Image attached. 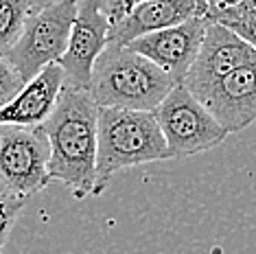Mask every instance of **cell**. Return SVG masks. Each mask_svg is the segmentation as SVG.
I'll list each match as a JSON object with an SVG mask.
<instances>
[{"label":"cell","instance_id":"1","mask_svg":"<svg viewBox=\"0 0 256 254\" xmlns=\"http://www.w3.org/2000/svg\"><path fill=\"white\" fill-rule=\"evenodd\" d=\"M96 116L88 90L64 86L42 130L48 138V178L70 188L77 200L96 198Z\"/></svg>","mask_w":256,"mask_h":254},{"label":"cell","instance_id":"2","mask_svg":"<svg viewBox=\"0 0 256 254\" xmlns=\"http://www.w3.org/2000/svg\"><path fill=\"white\" fill-rule=\"evenodd\" d=\"M171 160L154 112L98 108L96 116V195L114 173L130 166Z\"/></svg>","mask_w":256,"mask_h":254},{"label":"cell","instance_id":"3","mask_svg":"<svg viewBox=\"0 0 256 254\" xmlns=\"http://www.w3.org/2000/svg\"><path fill=\"white\" fill-rule=\"evenodd\" d=\"M173 79L130 46L108 44L96 57L88 92L98 108L154 112L173 88Z\"/></svg>","mask_w":256,"mask_h":254},{"label":"cell","instance_id":"4","mask_svg":"<svg viewBox=\"0 0 256 254\" xmlns=\"http://www.w3.org/2000/svg\"><path fill=\"white\" fill-rule=\"evenodd\" d=\"M77 7L79 0H57L28 14L18 40L4 53L9 64L24 79V84L36 77L44 66L62 60Z\"/></svg>","mask_w":256,"mask_h":254},{"label":"cell","instance_id":"5","mask_svg":"<svg viewBox=\"0 0 256 254\" xmlns=\"http://www.w3.org/2000/svg\"><path fill=\"white\" fill-rule=\"evenodd\" d=\"M171 158H188L219 147L228 132L182 84H176L154 110Z\"/></svg>","mask_w":256,"mask_h":254},{"label":"cell","instance_id":"6","mask_svg":"<svg viewBox=\"0 0 256 254\" xmlns=\"http://www.w3.org/2000/svg\"><path fill=\"white\" fill-rule=\"evenodd\" d=\"M50 147L42 127L0 125V182L4 193L31 198L48 186Z\"/></svg>","mask_w":256,"mask_h":254},{"label":"cell","instance_id":"7","mask_svg":"<svg viewBox=\"0 0 256 254\" xmlns=\"http://www.w3.org/2000/svg\"><path fill=\"white\" fill-rule=\"evenodd\" d=\"M254 55H256L254 46H250L232 28L219 24V22H208L200 53H197L193 66L186 72L182 86L195 99L202 101L206 96V92L221 77H226L241 64L252 60Z\"/></svg>","mask_w":256,"mask_h":254},{"label":"cell","instance_id":"8","mask_svg":"<svg viewBox=\"0 0 256 254\" xmlns=\"http://www.w3.org/2000/svg\"><path fill=\"white\" fill-rule=\"evenodd\" d=\"M110 20L101 11L98 0H79L68 46L57 62L64 70V86L88 90L96 57L108 46Z\"/></svg>","mask_w":256,"mask_h":254},{"label":"cell","instance_id":"9","mask_svg":"<svg viewBox=\"0 0 256 254\" xmlns=\"http://www.w3.org/2000/svg\"><path fill=\"white\" fill-rule=\"evenodd\" d=\"M208 22L210 20L206 16L190 18L182 24L140 36L125 46H130L138 55L147 57L149 62L162 68L173 79V84H182L188 68L193 66L197 53H200Z\"/></svg>","mask_w":256,"mask_h":254},{"label":"cell","instance_id":"10","mask_svg":"<svg viewBox=\"0 0 256 254\" xmlns=\"http://www.w3.org/2000/svg\"><path fill=\"white\" fill-rule=\"evenodd\" d=\"M202 103L228 134L252 125L256 120V55L221 77Z\"/></svg>","mask_w":256,"mask_h":254},{"label":"cell","instance_id":"11","mask_svg":"<svg viewBox=\"0 0 256 254\" xmlns=\"http://www.w3.org/2000/svg\"><path fill=\"white\" fill-rule=\"evenodd\" d=\"M200 16H206V4L202 0H149L110 26L108 44L125 46L140 36L182 24Z\"/></svg>","mask_w":256,"mask_h":254},{"label":"cell","instance_id":"12","mask_svg":"<svg viewBox=\"0 0 256 254\" xmlns=\"http://www.w3.org/2000/svg\"><path fill=\"white\" fill-rule=\"evenodd\" d=\"M64 88V70L60 64H48L9 103L0 108V125L40 127L53 112Z\"/></svg>","mask_w":256,"mask_h":254},{"label":"cell","instance_id":"13","mask_svg":"<svg viewBox=\"0 0 256 254\" xmlns=\"http://www.w3.org/2000/svg\"><path fill=\"white\" fill-rule=\"evenodd\" d=\"M31 0H0V55H4L18 40L31 14Z\"/></svg>","mask_w":256,"mask_h":254},{"label":"cell","instance_id":"14","mask_svg":"<svg viewBox=\"0 0 256 254\" xmlns=\"http://www.w3.org/2000/svg\"><path fill=\"white\" fill-rule=\"evenodd\" d=\"M212 22L232 28L236 36H241L250 46L256 48V9H230L217 16Z\"/></svg>","mask_w":256,"mask_h":254},{"label":"cell","instance_id":"15","mask_svg":"<svg viewBox=\"0 0 256 254\" xmlns=\"http://www.w3.org/2000/svg\"><path fill=\"white\" fill-rule=\"evenodd\" d=\"M22 206H24V200L22 198L9 195V193H4V190L0 193V254H2L4 246H7L11 228H14Z\"/></svg>","mask_w":256,"mask_h":254},{"label":"cell","instance_id":"16","mask_svg":"<svg viewBox=\"0 0 256 254\" xmlns=\"http://www.w3.org/2000/svg\"><path fill=\"white\" fill-rule=\"evenodd\" d=\"M22 86H24V79L20 77V72L11 66L7 57L0 55V108L14 99L22 90Z\"/></svg>","mask_w":256,"mask_h":254},{"label":"cell","instance_id":"17","mask_svg":"<svg viewBox=\"0 0 256 254\" xmlns=\"http://www.w3.org/2000/svg\"><path fill=\"white\" fill-rule=\"evenodd\" d=\"M101 2V11L106 14V18L110 20V26L116 24L118 20H123L130 11H134L138 4L149 2V0H98Z\"/></svg>","mask_w":256,"mask_h":254},{"label":"cell","instance_id":"18","mask_svg":"<svg viewBox=\"0 0 256 254\" xmlns=\"http://www.w3.org/2000/svg\"><path fill=\"white\" fill-rule=\"evenodd\" d=\"M202 2L206 4V18L212 22L214 18H217V16L226 14V11L241 7L243 0H202Z\"/></svg>","mask_w":256,"mask_h":254},{"label":"cell","instance_id":"19","mask_svg":"<svg viewBox=\"0 0 256 254\" xmlns=\"http://www.w3.org/2000/svg\"><path fill=\"white\" fill-rule=\"evenodd\" d=\"M238 9H256V0H243V4Z\"/></svg>","mask_w":256,"mask_h":254}]
</instances>
